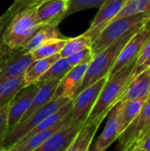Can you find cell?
<instances>
[{"mask_svg":"<svg viewBox=\"0 0 150 151\" xmlns=\"http://www.w3.org/2000/svg\"><path fill=\"white\" fill-rule=\"evenodd\" d=\"M134 65L135 60L108 77L85 124H90L94 121H103L110 111L119 102L126 87L132 78Z\"/></svg>","mask_w":150,"mask_h":151,"instance_id":"obj_1","label":"cell"},{"mask_svg":"<svg viewBox=\"0 0 150 151\" xmlns=\"http://www.w3.org/2000/svg\"><path fill=\"white\" fill-rule=\"evenodd\" d=\"M143 25L138 26L135 28L132 29L123 37H121L120 39H118V41H116L115 42H113L112 44H111L99 53L94 55L92 60L88 65V70L84 75V78L77 91L76 96L90 85L96 82L97 81L109 76L113 65H115L118 59L119 53L121 52L126 43Z\"/></svg>","mask_w":150,"mask_h":151,"instance_id":"obj_2","label":"cell"},{"mask_svg":"<svg viewBox=\"0 0 150 151\" xmlns=\"http://www.w3.org/2000/svg\"><path fill=\"white\" fill-rule=\"evenodd\" d=\"M40 26L42 25L36 15V7L25 9L15 14L5 27L3 42L12 50H19Z\"/></svg>","mask_w":150,"mask_h":151,"instance_id":"obj_3","label":"cell"},{"mask_svg":"<svg viewBox=\"0 0 150 151\" xmlns=\"http://www.w3.org/2000/svg\"><path fill=\"white\" fill-rule=\"evenodd\" d=\"M150 19V13H141L120 18L108 24L92 42V52L95 55L123 37L132 29L147 23Z\"/></svg>","mask_w":150,"mask_h":151,"instance_id":"obj_4","label":"cell"},{"mask_svg":"<svg viewBox=\"0 0 150 151\" xmlns=\"http://www.w3.org/2000/svg\"><path fill=\"white\" fill-rule=\"evenodd\" d=\"M72 100V99L70 98H59L56 100H51L43 107L31 114L28 118L23 119L17 125L9 128L4 139V150H8L9 149H11L43 119L59 111L62 107L66 105Z\"/></svg>","mask_w":150,"mask_h":151,"instance_id":"obj_5","label":"cell"},{"mask_svg":"<svg viewBox=\"0 0 150 151\" xmlns=\"http://www.w3.org/2000/svg\"><path fill=\"white\" fill-rule=\"evenodd\" d=\"M150 134V96L140 114L118 137V150L136 146Z\"/></svg>","mask_w":150,"mask_h":151,"instance_id":"obj_6","label":"cell"},{"mask_svg":"<svg viewBox=\"0 0 150 151\" xmlns=\"http://www.w3.org/2000/svg\"><path fill=\"white\" fill-rule=\"evenodd\" d=\"M108 77H104L94 84L90 85L81 92H80L72 99V123L83 121L85 122L89 113L94 108L98 96L107 81Z\"/></svg>","mask_w":150,"mask_h":151,"instance_id":"obj_7","label":"cell"},{"mask_svg":"<svg viewBox=\"0 0 150 151\" xmlns=\"http://www.w3.org/2000/svg\"><path fill=\"white\" fill-rule=\"evenodd\" d=\"M150 39V29L145 24L143 25L126 43L121 52L119 53L118 59L113 65L110 74L112 75L131 62L136 60L141 50ZM108 76V77H109Z\"/></svg>","mask_w":150,"mask_h":151,"instance_id":"obj_8","label":"cell"},{"mask_svg":"<svg viewBox=\"0 0 150 151\" xmlns=\"http://www.w3.org/2000/svg\"><path fill=\"white\" fill-rule=\"evenodd\" d=\"M124 108V103H118L108 113L107 122L102 132L97 138L94 146L89 151H98L107 150L121 134V118Z\"/></svg>","mask_w":150,"mask_h":151,"instance_id":"obj_9","label":"cell"},{"mask_svg":"<svg viewBox=\"0 0 150 151\" xmlns=\"http://www.w3.org/2000/svg\"><path fill=\"white\" fill-rule=\"evenodd\" d=\"M128 1L129 0H106L99 7L88 29L84 33L92 40V42L101 31L118 16Z\"/></svg>","mask_w":150,"mask_h":151,"instance_id":"obj_10","label":"cell"},{"mask_svg":"<svg viewBox=\"0 0 150 151\" xmlns=\"http://www.w3.org/2000/svg\"><path fill=\"white\" fill-rule=\"evenodd\" d=\"M40 88L36 82L23 88L8 104V127L9 128L17 125L27 113L33 98Z\"/></svg>","mask_w":150,"mask_h":151,"instance_id":"obj_11","label":"cell"},{"mask_svg":"<svg viewBox=\"0 0 150 151\" xmlns=\"http://www.w3.org/2000/svg\"><path fill=\"white\" fill-rule=\"evenodd\" d=\"M89 63H85L72 67L60 81L55 90L52 100L59 98L73 99L82 82L84 75L88 70Z\"/></svg>","mask_w":150,"mask_h":151,"instance_id":"obj_12","label":"cell"},{"mask_svg":"<svg viewBox=\"0 0 150 151\" xmlns=\"http://www.w3.org/2000/svg\"><path fill=\"white\" fill-rule=\"evenodd\" d=\"M33 62L31 52H26L21 49L15 50L0 68V82L7 79L24 76Z\"/></svg>","mask_w":150,"mask_h":151,"instance_id":"obj_13","label":"cell"},{"mask_svg":"<svg viewBox=\"0 0 150 151\" xmlns=\"http://www.w3.org/2000/svg\"><path fill=\"white\" fill-rule=\"evenodd\" d=\"M70 0H44L36 6V15L41 23L58 26L65 18Z\"/></svg>","mask_w":150,"mask_h":151,"instance_id":"obj_14","label":"cell"},{"mask_svg":"<svg viewBox=\"0 0 150 151\" xmlns=\"http://www.w3.org/2000/svg\"><path fill=\"white\" fill-rule=\"evenodd\" d=\"M84 123L78 121L67 125L33 151H65Z\"/></svg>","mask_w":150,"mask_h":151,"instance_id":"obj_15","label":"cell"},{"mask_svg":"<svg viewBox=\"0 0 150 151\" xmlns=\"http://www.w3.org/2000/svg\"><path fill=\"white\" fill-rule=\"evenodd\" d=\"M71 114H72V111L51 128L37 133L28 138L20 140L7 151H33L34 150H35L36 148L40 147L42 143H44L47 140H49L57 132H58L59 130H61L63 127H66L67 125L71 124L72 123Z\"/></svg>","mask_w":150,"mask_h":151,"instance_id":"obj_16","label":"cell"},{"mask_svg":"<svg viewBox=\"0 0 150 151\" xmlns=\"http://www.w3.org/2000/svg\"><path fill=\"white\" fill-rule=\"evenodd\" d=\"M149 96H150V68L141 73L136 77L131 78L119 102L133 101Z\"/></svg>","mask_w":150,"mask_h":151,"instance_id":"obj_17","label":"cell"},{"mask_svg":"<svg viewBox=\"0 0 150 151\" xmlns=\"http://www.w3.org/2000/svg\"><path fill=\"white\" fill-rule=\"evenodd\" d=\"M58 28V26L52 24H44L39 27V28L34 32L31 38L26 42V44L21 48L26 52H33L43 45L45 42L52 39H65Z\"/></svg>","mask_w":150,"mask_h":151,"instance_id":"obj_18","label":"cell"},{"mask_svg":"<svg viewBox=\"0 0 150 151\" xmlns=\"http://www.w3.org/2000/svg\"><path fill=\"white\" fill-rule=\"evenodd\" d=\"M60 81L58 80H53V81H44V82H39L40 83V88L33 98V101L31 103V105L29 106L27 113L23 117V119L20 120L22 121L23 119L28 118L31 114L43 107L45 104H47L49 102L52 100V97L54 96L55 90L57 88ZM19 121V122H20Z\"/></svg>","mask_w":150,"mask_h":151,"instance_id":"obj_19","label":"cell"},{"mask_svg":"<svg viewBox=\"0 0 150 151\" xmlns=\"http://www.w3.org/2000/svg\"><path fill=\"white\" fill-rule=\"evenodd\" d=\"M101 121H94L90 124H85L78 132L65 151H88L93 139L101 126Z\"/></svg>","mask_w":150,"mask_h":151,"instance_id":"obj_20","label":"cell"},{"mask_svg":"<svg viewBox=\"0 0 150 151\" xmlns=\"http://www.w3.org/2000/svg\"><path fill=\"white\" fill-rule=\"evenodd\" d=\"M59 58H60V57L58 54V55L52 56L50 58L34 60L30 65V66L28 67V69L27 70V72L24 74V80H25L27 86L38 82L39 79Z\"/></svg>","mask_w":150,"mask_h":151,"instance_id":"obj_21","label":"cell"},{"mask_svg":"<svg viewBox=\"0 0 150 151\" xmlns=\"http://www.w3.org/2000/svg\"><path fill=\"white\" fill-rule=\"evenodd\" d=\"M27 86L24 76L4 80L0 82V107L8 105L12 98Z\"/></svg>","mask_w":150,"mask_h":151,"instance_id":"obj_22","label":"cell"},{"mask_svg":"<svg viewBox=\"0 0 150 151\" xmlns=\"http://www.w3.org/2000/svg\"><path fill=\"white\" fill-rule=\"evenodd\" d=\"M150 96L142 97L133 101H128L124 103V108L121 118V134L128 127V126L136 119L142 110L144 104Z\"/></svg>","mask_w":150,"mask_h":151,"instance_id":"obj_23","label":"cell"},{"mask_svg":"<svg viewBox=\"0 0 150 151\" xmlns=\"http://www.w3.org/2000/svg\"><path fill=\"white\" fill-rule=\"evenodd\" d=\"M91 46H92V40L85 34H82L77 37L68 38L65 46L63 47L62 50L59 53V57L67 58L68 57L80 50H83L88 48H91Z\"/></svg>","mask_w":150,"mask_h":151,"instance_id":"obj_24","label":"cell"},{"mask_svg":"<svg viewBox=\"0 0 150 151\" xmlns=\"http://www.w3.org/2000/svg\"><path fill=\"white\" fill-rule=\"evenodd\" d=\"M67 39L68 37L65 39H52L45 42L36 50L32 52L34 61L38 60V59L50 58L55 55H58L60 51L62 50L63 47L65 46Z\"/></svg>","mask_w":150,"mask_h":151,"instance_id":"obj_25","label":"cell"},{"mask_svg":"<svg viewBox=\"0 0 150 151\" xmlns=\"http://www.w3.org/2000/svg\"><path fill=\"white\" fill-rule=\"evenodd\" d=\"M72 68V67L68 63L67 58H60L39 79L38 82H44V81H53V80L61 81Z\"/></svg>","mask_w":150,"mask_h":151,"instance_id":"obj_26","label":"cell"},{"mask_svg":"<svg viewBox=\"0 0 150 151\" xmlns=\"http://www.w3.org/2000/svg\"><path fill=\"white\" fill-rule=\"evenodd\" d=\"M141 13H150V0H129L113 20Z\"/></svg>","mask_w":150,"mask_h":151,"instance_id":"obj_27","label":"cell"},{"mask_svg":"<svg viewBox=\"0 0 150 151\" xmlns=\"http://www.w3.org/2000/svg\"><path fill=\"white\" fill-rule=\"evenodd\" d=\"M149 68H150V39L145 44L143 49L141 50L140 54L138 55L135 60V65H134V69L132 78L136 77L141 73L144 72Z\"/></svg>","mask_w":150,"mask_h":151,"instance_id":"obj_28","label":"cell"},{"mask_svg":"<svg viewBox=\"0 0 150 151\" xmlns=\"http://www.w3.org/2000/svg\"><path fill=\"white\" fill-rule=\"evenodd\" d=\"M105 1L106 0H70L65 17L83 10L99 8Z\"/></svg>","mask_w":150,"mask_h":151,"instance_id":"obj_29","label":"cell"},{"mask_svg":"<svg viewBox=\"0 0 150 151\" xmlns=\"http://www.w3.org/2000/svg\"><path fill=\"white\" fill-rule=\"evenodd\" d=\"M94 55L92 52V49L88 48L68 57L67 61L72 67H74V66H77L79 65H82L85 63H90Z\"/></svg>","mask_w":150,"mask_h":151,"instance_id":"obj_30","label":"cell"},{"mask_svg":"<svg viewBox=\"0 0 150 151\" xmlns=\"http://www.w3.org/2000/svg\"><path fill=\"white\" fill-rule=\"evenodd\" d=\"M42 1L44 0H14L10 8L7 10V12L10 13L11 17H13L15 14L25 9L36 7Z\"/></svg>","mask_w":150,"mask_h":151,"instance_id":"obj_31","label":"cell"},{"mask_svg":"<svg viewBox=\"0 0 150 151\" xmlns=\"http://www.w3.org/2000/svg\"><path fill=\"white\" fill-rule=\"evenodd\" d=\"M8 129V105H5L0 107V150H4V143Z\"/></svg>","mask_w":150,"mask_h":151,"instance_id":"obj_32","label":"cell"},{"mask_svg":"<svg viewBox=\"0 0 150 151\" xmlns=\"http://www.w3.org/2000/svg\"><path fill=\"white\" fill-rule=\"evenodd\" d=\"M4 43V42H3ZM15 50H12L11 49H9L6 45L3 44L2 49L0 50V68L2 66V65L4 64V62L14 52Z\"/></svg>","mask_w":150,"mask_h":151,"instance_id":"obj_33","label":"cell"},{"mask_svg":"<svg viewBox=\"0 0 150 151\" xmlns=\"http://www.w3.org/2000/svg\"><path fill=\"white\" fill-rule=\"evenodd\" d=\"M11 19L12 17L10 15V13L7 11L0 17V32L7 27V25L9 24Z\"/></svg>","mask_w":150,"mask_h":151,"instance_id":"obj_34","label":"cell"},{"mask_svg":"<svg viewBox=\"0 0 150 151\" xmlns=\"http://www.w3.org/2000/svg\"><path fill=\"white\" fill-rule=\"evenodd\" d=\"M134 147H140L145 150L150 151V134L146 139H144L142 142H141L138 145H136Z\"/></svg>","mask_w":150,"mask_h":151,"instance_id":"obj_35","label":"cell"},{"mask_svg":"<svg viewBox=\"0 0 150 151\" xmlns=\"http://www.w3.org/2000/svg\"><path fill=\"white\" fill-rule=\"evenodd\" d=\"M4 29L5 28H4L1 32H0V50H1V49H2V46H3V35H4Z\"/></svg>","mask_w":150,"mask_h":151,"instance_id":"obj_36","label":"cell"},{"mask_svg":"<svg viewBox=\"0 0 150 151\" xmlns=\"http://www.w3.org/2000/svg\"><path fill=\"white\" fill-rule=\"evenodd\" d=\"M133 147H134V146H130V147H127V148H126V149H123V150L118 151H132L133 150Z\"/></svg>","mask_w":150,"mask_h":151,"instance_id":"obj_37","label":"cell"},{"mask_svg":"<svg viewBox=\"0 0 150 151\" xmlns=\"http://www.w3.org/2000/svg\"><path fill=\"white\" fill-rule=\"evenodd\" d=\"M132 151H147V150H143V149H141V148H140V147H133V150Z\"/></svg>","mask_w":150,"mask_h":151,"instance_id":"obj_38","label":"cell"},{"mask_svg":"<svg viewBox=\"0 0 150 151\" xmlns=\"http://www.w3.org/2000/svg\"><path fill=\"white\" fill-rule=\"evenodd\" d=\"M146 25L148 26V27H149V28L150 29V19L149 20V21H148V22H147V23H146Z\"/></svg>","mask_w":150,"mask_h":151,"instance_id":"obj_39","label":"cell"},{"mask_svg":"<svg viewBox=\"0 0 150 151\" xmlns=\"http://www.w3.org/2000/svg\"><path fill=\"white\" fill-rule=\"evenodd\" d=\"M105 150H105V149H103V150H98V151H105Z\"/></svg>","mask_w":150,"mask_h":151,"instance_id":"obj_40","label":"cell"},{"mask_svg":"<svg viewBox=\"0 0 150 151\" xmlns=\"http://www.w3.org/2000/svg\"><path fill=\"white\" fill-rule=\"evenodd\" d=\"M0 151H7L6 150H0Z\"/></svg>","mask_w":150,"mask_h":151,"instance_id":"obj_41","label":"cell"}]
</instances>
